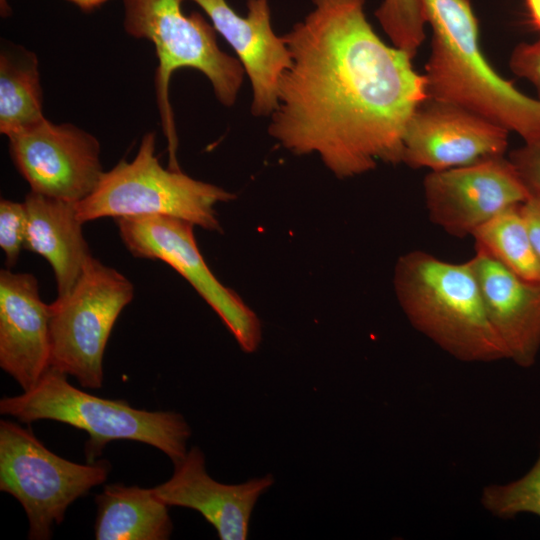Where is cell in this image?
I'll return each mask as SVG.
<instances>
[{
	"instance_id": "24",
	"label": "cell",
	"mask_w": 540,
	"mask_h": 540,
	"mask_svg": "<svg viewBox=\"0 0 540 540\" xmlns=\"http://www.w3.org/2000/svg\"><path fill=\"white\" fill-rule=\"evenodd\" d=\"M509 160L531 194L540 196V137L526 141L513 150Z\"/></svg>"
},
{
	"instance_id": "11",
	"label": "cell",
	"mask_w": 540,
	"mask_h": 540,
	"mask_svg": "<svg viewBox=\"0 0 540 540\" xmlns=\"http://www.w3.org/2000/svg\"><path fill=\"white\" fill-rule=\"evenodd\" d=\"M423 188L430 221L457 238L472 236L492 217L532 195L504 156L431 171Z\"/></svg>"
},
{
	"instance_id": "13",
	"label": "cell",
	"mask_w": 540,
	"mask_h": 540,
	"mask_svg": "<svg viewBox=\"0 0 540 540\" xmlns=\"http://www.w3.org/2000/svg\"><path fill=\"white\" fill-rule=\"evenodd\" d=\"M190 1L206 13L216 32L235 51L251 83L252 114L271 116L291 55L285 37L273 31L269 0H247L246 16L237 14L226 0Z\"/></svg>"
},
{
	"instance_id": "22",
	"label": "cell",
	"mask_w": 540,
	"mask_h": 540,
	"mask_svg": "<svg viewBox=\"0 0 540 540\" xmlns=\"http://www.w3.org/2000/svg\"><path fill=\"white\" fill-rule=\"evenodd\" d=\"M375 15L392 44L413 58L425 39L421 1L383 0Z\"/></svg>"
},
{
	"instance_id": "27",
	"label": "cell",
	"mask_w": 540,
	"mask_h": 540,
	"mask_svg": "<svg viewBox=\"0 0 540 540\" xmlns=\"http://www.w3.org/2000/svg\"><path fill=\"white\" fill-rule=\"evenodd\" d=\"M525 4L531 23L540 31V0H525Z\"/></svg>"
},
{
	"instance_id": "4",
	"label": "cell",
	"mask_w": 540,
	"mask_h": 540,
	"mask_svg": "<svg viewBox=\"0 0 540 540\" xmlns=\"http://www.w3.org/2000/svg\"><path fill=\"white\" fill-rule=\"evenodd\" d=\"M0 413L25 424L48 419L87 432V462L95 461L109 442L131 440L159 449L176 463L186 455L191 436L189 424L179 413L138 409L122 399L89 394L51 367L31 389L2 398Z\"/></svg>"
},
{
	"instance_id": "20",
	"label": "cell",
	"mask_w": 540,
	"mask_h": 540,
	"mask_svg": "<svg viewBox=\"0 0 540 540\" xmlns=\"http://www.w3.org/2000/svg\"><path fill=\"white\" fill-rule=\"evenodd\" d=\"M482 250L523 279L540 282V263L520 205L509 207L472 234Z\"/></svg>"
},
{
	"instance_id": "16",
	"label": "cell",
	"mask_w": 540,
	"mask_h": 540,
	"mask_svg": "<svg viewBox=\"0 0 540 540\" xmlns=\"http://www.w3.org/2000/svg\"><path fill=\"white\" fill-rule=\"evenodd\" d=\"M470 262L508 359L531 367L540 351V282L521 278L479 249Z\"/></svg>"
},
{
	"instance_id": "7",
	"label": "cell",
	"mask_w": 540,
	"mask_h": 540,
	"mask_svg": "<svg viewBox=\"0 0 540 540\" xmlns=\"http://www.w3.org/2000/svg\"><path fill=\"white\" fill-rule=\"evenodd\" d=\"M110 463L95 460L75 463L50 451L30 429L0 421V490L23 506L28 538L47 540L59 525L67 508L91 488L102 484Z\"/></svg>"
},
{
	"instance_id": "28",
	"label": "cell",
	"mask_w": 540,
	"mask_h": 540,
	"mask_svg": "<svg viewBox=\"0 0 540 540\" xmlns=\"http://www.w3.org/2000/svg\"><path fill=\"white\" fill-rule=\"evenodd\" d=\"M84 11L93 10L109 0H67Z\"/></svg>"
},
{
	"instance_id": "26",
	"label": "cell",
	"mask_w": 540,
	"mask_h": 540,
	"mask_svg": "<svg viewBox=\"0 0 540 540\" xmlns=\"http://www.w3.org/2000/svg\"><path fill=\"white\" fill-rule=\"evenodd\" d=\"M520 207L540 263V196L532 194Z\"/></svg>"
},
{
	"instance_id": "12",
	"label": "cell",
	"mask_w": 540,
	"mask_h": 540,
	"mask_svg": "<svg viewBox=\"0 0 540 540\" xmlns=\"http://www.w3.org/2000/svg\"><path fill=\"white\" fill-rule=\"evenodd\" d=\"M508 132L470 110L428 98L407 125L402 162L442 171L504 156Z\"/></svg>"
},
{
	"instance_id": "1",
	"label": "cell",
	"mask_w": 540,
	"mask_h": 540,
	"mask_svg": "<svg viewBox=\"0 0 540 540\" xmlns=\"http://www.w3.org/2000/svg\"><path fill=\"white\" fill-rule=\"evenodd\" d=\"M312 2L284 36L291 65L269 134L294 154H318L338 178L402 162L407 125L429 98L425 75L377 35L365 0Z\"/></svg>"
},
{
	"instance_id": "8",
	"label": "cell",
	"mask_w": 540,
	"mask_h": 540,
	"mask_svg": "<svg viewBox=\"0 0 540 540\" xmlns=\"http://www.w3.org/2000/svg\"><path fill=\"white\" fill-rule=\"evenodd\" d=\"M133 296L129 279L91 255L72 290L50 304V367L101 388L106 344Z\"/></svg>"
},
{
	"instance_id": "6",
	"label": "cell",
	"mask_w": 540,
	"mask_h": 540,
	"mask_svg": "<svg viewBox=\"0 0 540 540\" xmlns=\"http://www.w3.org/2000/svg\"><path fill=\"white\" fill-rule=\"evenodd\" d=\"M235 195L196 180L180 169L164 168L156 155V136L146 133L132 161L104 172L95 190L75 204L84 224L103 217L168 216L208 231H221L215 206Z\"/></svg>"
},
{
	"instance_id": "19",
	"label": "cell",
	"mask_w": 540,
	"mask_h": 540,
	"mask_svg": "<svg viewBox=\"0 0 540 540\" xmlns=\"http://www.w3.org/2000/svg\"><path fill=\"white\" fill-rule=\"evenodd\" d=\"M45 119L38 59L20 45H2L0 53V132L6 137Z\"/></svg>"
},
{
	"instance_id": "23",
	"label": "cell",
	"mask_w": 540,
	"mask_h": 540,
	"mask_svg": "<svg viewBox=\"0 0 540 540\" xmlns=\"http://www.w3.org/2000/svg\"><path fill=\"white\" fill-rule=\"evenodd\" d=\"M27 211L25 203L0 201V247L8 267H13L25 247Z\"/></svg>"
},
{
	"instance_id": "21",
	"label": "cell",
	"mask_w": 540,
	"mask_h": 540,
	"mask_svg": "<svg viewBox=\"0 0 540 540\" xmlns=\"http://www.w3.org/2000/svg\"><path fill=\"white\" fill-rule=\"evenodd\" d=\"M481 503L489 513L503 520L521 514L540 518V449L535 463L523 476L485 487Z\"/></svg>"
},
{
	"instance_id": "14",
	"label": "cell",
	"mask_w": 540,
	"mask_h": 540,
	"mask_svg": "<svg viewBox=\"0 0 540 540\" xmlns=\"http://www.w3.org/2000/svg\"><path fill=\"white\" fill-rule=\"evenodd\" d=\"M174 464L172 476L153 487L156 496L168 506L199 512L217 531L221 540H246L253 509L273 484L272 474L240 484H224L209 476L205 455L191 447Z\"/></svg>"
},
{
	"instance_id": "25",
	"label": "cell",
	"mask_w": 540,
	"mask_h": 540,
	"mask_svg": "<svg viewBox=\"0 0 540 540\" xmlns=\"http://www.w3.org/2000/svg\"><path fill=\"white\" fill-rule=\"evenodd\" d=\"M509 63L513 73L531 82L540 96V39L518 44Z\"/></svg>"
},
{
	"instance_id": "15",
	"label": "cell",
	"mask_w": 540,
	"mask_h": 540,
	"mask_svg": "<svg viewBox=\"0 0 540 540\" xmlns=\"http://www.w3.org/2000/svg\"><path fill=\"white\" fill-rule=\"evenodd\" d=\"M50 317L34 275L0 271V367L23 391L50 368Z\"/></svg>"
},
{
	"instance_id": "9",
	"label": "cell",
	"mask_w": 540,
	"mask_h": 540,
	"mask_svg": "<svg viewBox=\"0 0 540 540\" xmlns=\"http://www.w3.org/2000/svg\"><path fill=\"white\" fill-rule=\"evenodd\" d=\"M121 240L138 258L158 259L183 276L216 312L245 353L262 340L259 318L211 272L197 246L194 225L168 216L115 218Z\"/></svg>"
},
{
	"instance_id": "5",
	"label": "cell",
	"mask_w": 540,
	"mask_h": 540,
	"mask_svg": "<svg viewBox=\"0 0 540 540\" xmlns=\"http://www.w3.org/2000/svg\"><path fill=\"white\" fill-rule=\"evenodd\" d=\"M124 29L149 40L155 47L158 66L155 75L157 103L168 142L169 167L176 161L177 136L168 97L172 74L182 68L200 71L210 81L223 105L232 106L243 82L244 69L238 59L223 52L216 30L198 13L186 15L183 0H122Z\"/></svg>"
},
{
	"instance_id": "18",
	"label": "cell",
	"mask_w": 540,
	"mask_h": 540,
	"mask_svg": "<svg viewBox=\"0 0 540 540\" xmlns=\"http://www.w3.org/2000/svg\"><path fill=\"white\" fill-rule=\"evenodd\" d=\"M97 540H167L173 531L168 505L153 488L111 484L96 495Z\"/></svg>"
},
{
	"instance_id": "2",
	"label": "cell",
	"mask_w": 540,
	"mask_h": 540,
	"mask_svg": "<svg viewBox=\"0 0 540 540\" xmlns=\"http://www.w3.org/2000/svg\"><path fill=\"white\" fill-rule=\"evenodd\" d=\"M433 31L426 64L429 98L470 110L520 135L540 137V99L502 78L484 57L469 0H420Z\"/></svg>"
},
{
	"instance_id": "10",
	"label": "cell",
	"mask_w": 540,
	"mask_h": 540,
	"mask_svg": "<svg viewBox=\"0 0 540 540\" xmlns=\"http://www.w3.org/2000/svg\"><path fill=\"white\" fill-rule=\"evenodd\" d=\"M7 138L14 165L35 193L77 203L104 173L98 139L71 123L45 118Z\"/></svg>"
},
{
	"instance_id": "17",
	"label": "cell",
	"mask_w": 540,
	"mask_h": 540,
	"mask_svg": "<svg viewBox=\"0 0 540 540\" xmlns=\"http://www.w3.org/2000/svg\"><path fill=\"white\" fill-rule=\"evenodd\" d=\"M27 211L25 249L41 255L52 267L57 297L67 295L91 256L82 233L74 202L30 191L24 200Z\"/></svg>"
},
{
	"instance_id": "3",
	"label": "cell",
	"mask_w": 540,
	"mask_h": 540,
	"mask_svg": "<svg viewBox=\"0 0 540 540\" xmlns=\"http://www.w3.org/2000/svg\"><path fill=\"white\" fill-rule=\"evenodd\" d=\"M393 281L409 322L445 352L465 362L508 359L470 259L452 263L413 250L399 257Z\"/></svg>"
}]
</instances>
